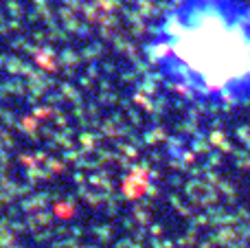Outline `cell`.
<instances>
[{"mask_svg":"<svg viewBox=\"0 0 250 248\" xmlns=\"http://www.w3.org/2000/svg\"><path fill=\"white\" fill-rule=\"evenodd\" d=\"M154 77L204 110L250 103V0H169L145 40Z\"/></svg>","mask_w":250,"mask_h":248,"instance_id":"6da1fadb","label":"cell"}]
</instances>
